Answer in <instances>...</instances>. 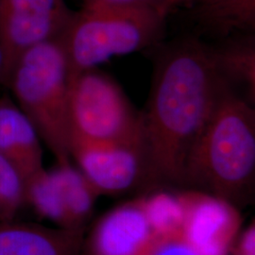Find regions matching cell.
<instances>
[{"mask_svg": "<svg viewBox=\"0 0 255 255\" xmlns=\"http://www.w3.org/2000/svg\"><path fill=\"white\" fill-rule=\"evenodd\" d=\"M227 87L213 48L197 39L184 40L162 55L141 113L146 191L182 188L188 156Z\"/></svg>", "mask_w": 255, "mask_h": 255, "instance_id": "obj_1", "label": "cell"}, {"mask_svg": "<svg viewBox=\"0 0 255 255\" xmlns=\"http://www.w3.org/2000/svg\"><path fill=\"white\" fill-rule=\"evenodd\" d=\"M255 112L227 87L196 141L182 188L217 196L242 211L254 202Z\"/></svg>", "mask_w": 255, "mask_h": 255, "instance_id": "obj_2", "label": "cell"}, {"mask_svg": "<svg viewBox=\"0 0 255 255\" xmlns=\"http://www.w3.org/2000/svg\"><path fill=\"white\" fill-rule=\"evenodd\" d=\"M71 72L58 39L33 46L9 69L6 87L57 163L71 161L68 99Z\"/></svg>", "mask_w": 255, "mask_h": 255, "instance_id": "obj_3", "label": "cell"}, {"mask_svg": "<svg viewBox=\"0 0 255 255\" xmlns=\"http://www.w3.org/2000/svg\"><path fill=\"white\" fill-rule=\"evenodd\" d=\"M164 18L163 10L155 6L82 5L58 39L71 75L152 45L162 33Z\"/></svg>", "mask_w": 255, "mask_h": 255, "instance_id": "obj_4", "label": "cell"}, {"mask_svg": "<svg viewBox=\"0 0 255 255\" xmlns=\"http://www.w3.org/2000/svg\"><path fill=\"white\" fill-rule=\"evenodd\" d=\"M68 116L74 134L96 141L143 144L142 114L118 82L98 68L71 75Z\"/></svg>", "mask_w": 255, "mask_h": 255, "instance_id": "obj_5", "label": "cell"}, {"mask_svg": "<svg viewBox=\"0 0 255 255\" xmlns=\"http://www.w3.org/2000/svg\"><path fill=\"white\" fill-rule=\"evenodd\" d=\"M69 153L101 197H118L138 189L146 191L143 144L96 141L71 133Z\"/></svg>", "mask_w": 255, "mask_h": 255, "instance_id": "obj_6", "label": "cell"}, {"mask_svg": "<svg viewBox=\"0 0 255 255\" xmlns=\"http://www.w3.org/2000/svg\"><path fill=\"white\" fill-rule=\"evenodd\" d=\"M74 12L65 0H0V46L9 72L25 51L59 39Z\"/></svg>", "mask_w": 255, "mask_h": 255, "instance_id": "obj_7", "label": "cell"}, {"mask_svg": "<svg viewBox=\"0 0 255 255\" xmlns=\"http://www.w3.org/2000/svg\"><path fill=\"white\" fill-rule=\"evenodd\" d=\"M179 189L185 212L183 236L201 255H231L243 229L241 210L205 192Z\"/></svg>", "mask_w": 255, "mask_h": 255, "instance_id": "obj_8", "label": "cell"}, {"mask_svg": "<svg viewBox=\"0 0 255 255\" xmlns=\"http://www.w3.org/2000/svg\"><path fill=\"white\" fill-rule=\"evenodd\" d=\"M142 195L105 212L85 233L83 255H145L155 238Z\"/></svg>", "mask_w": 255, "mask_h": 255, "instance_id": "obj_9", "label": "cell"}, {"mask_svg": "<svg viewBox=\"0 0 255 255\" xmlns=\"http://www.w3.org/2000/svg\"><path fill=\"white\" fill-rule=\"evenodd\" d=\"M86 231L0 219V255H83Z\"/></svg>", "mask_w": 255, "mask_h": 255, "instance_id": "obj_10", "label": "cell"}, {"mask_svg": "<svg viewBox=\"0 0 255 255\" xmlns=\"http://www.w3.org/2000/svg\"><path fill=\"white\" fill-rule=\"evenodd\" d=\"M0 153L18 167L25 180L44 167L41 137L9 94L0 97Z\"/></svg>", "mask_w": 255, "mask_h": 255, "instance_id": "obj_11", "label": "cell"}, {"mask_svg": "<svg viewBox=\"0 0 255 255\" xmlns=\"http://www.w3.org/2000/svg\"><path fill=\"white\" fill-rule=\"evenodd\" d=\"M53 170L62 192L69 227L87 230L101 195L72 161L57 163Z\"/></svg>", "mask_w": 255, "mask_h": 255, "instance_id": "obj_12", "label": "cell"}, {"mask_svg": "<svg viewBox=\"0 0 255 255\" xmlns=\"http://www.w3.org/2000/svg\"><path fill=\"white\" fill-rule=\"evenodd\" d=\"M213 48V47H212ZM214 58L222 80L231 89L235 84L244 92L250 103L255 102V45L254 37L241 38L220 48H213Z\"/></svg>", "mask_w": 255, "mask_h": 255, "instance_id": "obj_13", "label": "cell"}, {"mask_svg": "<svg viewBox=\"0 0 255 255\" xmlns=\"http://www.w3.org/2000/svg\"><path fill=\"white\" fill-rule=\"evenodd\" d=\"M26 205L37 216L54 224L55 227L69 229L62 192L53 168L43 167L26 180Z\"/></svg>", "mask_w": 255, "mask_h": 255, "instance_id": "obj_14", "label": "cell"}, {"mask_svg": "<svg viewBox=\"0 0 255 255\" xmlns=\"http://www.w3.org/2000/svg\"><path fill=\"white\" fill-rule=\"evenodd\" d=\"M197 14L204 27L219 33L252 30L255 0H202Z\"/></svg>", "mask_w": 255, "mask_h": 255, "instance_id": "obj_15", "label": "cell"}, {"mask_svg": "<svg viewBox=\"0 0 255 255\" xmlns=\"http://www.w3.org/2000/svg\"><path fill=\"white\" fill-rule=\"evenodd\" d=\"M141 195L155 237L182 233L185 212L179 188L159 187Z\"/></svg>", "mask_w": 255, "mask_h": 255, "instance_id": "obj_16", "label": "cell"}, {"mask_svg": "<svg viewBox=\"0 0 255 255\" xmlns=\"http://www.w3.org/2000/svg\"><path fill=\"white\" fill-rule=\"evenodd\" d=\"M26 180L18 167L0 153V195L7 219H15L26 206Z\"/></svg>", "mask_w": 255, "mask_h": 255, "instance_id": "obj_17", "label": "cell"}, {"mask_svg": "<svg viewBox=\"0 0 255 255\" xmlns=\"http://www.w3.org/2000/svg\"><path fill=\"white\" fill-rule=\"evenodd\" d=\"M145 255H201L182 233L156 237Z\"/></svg>", "mask_w": 255, "mask_h": 255, "instance_id": "obj_18", "label": "cell"}, {"mask_svg": "<svg viewBox=\"0 0 255 255\" xmlns=\"http://www.w3.org/2000/svg\"><path fill=\"white\" fill-rule=\"evenodd\" d=\"M231 255H255V220L242 229L233 246Z\"/></svg>", "mask_w": 255, "mask_h": 255, "instance_id": "obj_19", "label": "cell"}, {"mask_svg": "<svg viewBox=\"0 0 255 255\" xmlns=\"http://www.w3.org/2000/svg\"><path fill=\"white\" fill-rule=\"evenodd\" d=\"M166 0H83L82 5L97 7H142L155 6L164 11ZM165 14V13H164ZM166 15V14H165Z\"/></svg>", "mask_w": 255, "mask_h": 255, "instance_id": "obj_20", "label": "cell"}, {"mask_svg": "<svg viewBox=\"0 0 255 255\" xmlns=\"http://www.w3.org/2000/svg\"><path fill=\"white\" fill-rule=\"evenodd\" d=\"M8 74H9V69H8L6 57L2 50V47L0 46V84L6 86Z\"/></svg>", "mask_w": 255, "mask_h": 255, "instance_id": "obj_21", "label": "cell"}, {"mask_svg": "<svg viewBox=\"0 0 255 255\" xmlns=\"http://www.w3.org/2000/svg\"><path fill=\"white\" fill-rule=\"evenodd\" d=\"M184 1H187V0H166L164 5V11L165 12V14H167L169 9H172L176 5L181 4Z\"/></svg>", "mask_w": 255, "mask_h": 255, "instance_id": "obj_22", "label": "cell"}, {"mask_svg": "<svg viewBox=\"0 0 255 255\" xmlns=\"http://www.w3.org/2000/svg\"><path fill=\"white\" fill-rule=\"evenodd\" d=\"M0 219H7V216H6L5 206H4V202H3L1 195H0Z\"/></svg>", "mask_w": 255, "mask_h": 255, "instance_id": "obj_23", "label": "cell"}]
</instances>
